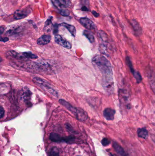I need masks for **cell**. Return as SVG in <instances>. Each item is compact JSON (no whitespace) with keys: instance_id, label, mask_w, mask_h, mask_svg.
Instances as JSON below:
<instances>
[{"instance_id":"cell-19","label":"cell","mask_w":155,"mask_h":156,"mask_svg":"<svg viewBox=\"0 0 155 156\" xmlns=\"http://www.w3.org/2000/svg\"><path fill=\"white\" fill-rule=\"evenodd\" d=\"M52 18H49L46 20L45 24L44 30L45 32H49L52 30V28L53 25L52 21Z\"/></svg>"},{"instance_id":"cell-9","label":"cell","mask_w":155,"mask_h":156,"mask_svg":"<svg viewBox=\"0 0 155 156\" xmlns=\"http://www.w3.org/2000/svg\"><path fill=\"white\" fill-rule=\"evenodd\" d=\"M54 39L56 44L63 47L64 48L67 49H71L72 48V44L71 43L60 35H56L55 36Z\"/></svg>"},{"instance_id":"cell-24","label":"cell","mask_w":155,"mask_h":156,"mask_svg":"<svg viewBox=\"0 0 155 156\" xmlns=\"http://www.w3.org/2000/svg\"><path fill=\"white\" fill-rule=\"evenodd\" d=\"M110 140L107 138H104L102 141V144L104 146H107L110 144Z\"/></svg>"},{"instance_id":"cell-28","label":"cell","mask_w":155,"mask_h":156,"mask_svg":"<svg viewBox=\"0 0 155 156\" xmlns=\"http://www.w3.org/2000/svg\"><path fill=\"white\" fill-rule=\"evenodd\" d=\"M92 13L93 15L94 16H95L96 17H98L99 16V14L97 12H96L95 11H93L92 12Z\"/></svg>"},{"instance_id":"cell-13","label":"cell","mask_w":155,"mask_h":156,"mask_svg":"<svg viewBox=\"0 0 155 156\" xmlns=\"http://www.w3.org/2000/svg\"><path fill=\"white\" fill-rule=\"evenodd\" d=\"M52 37L49 35H44L39 37L37 40V43L40 45H45L49 44L51 41Z\"/></svg>"},{"instance_id":"cell-4","label":"cell","mask_w":155,"mask_h":156,"mask_svg":"<svg viewBox=\"0 0 155 156\" xmlns=\"http://www.w3.org/2000/svg\"><path fill=\"white\" fill-rule=\"evenodd\" d=\"M98 35L102 42L101 47L104 52H106V55H107V52H108V50H111L112 48L110 45L108 36L104 32L101 30L98 32Z\"/></svg>"},{"instance_id":"cell-20","label":"cell","mask_w":155,"mask_h":156,"mask_svg":"<svg viewBox=\"0 0 155 156\" xmlns=\"http://www.w3.org/2000/svg\"><path fill=\"white\" fill-rule=\"evenodd\" d=\"M48 156H59V152L58 148L56 147L51 148L48 153Z\"/></svg>"},{"instance_id":"cell-27","label":"cell","mask_w":155,"mask_h":156,"mask_svg":"<svg viewBox=\"0 0 155 156\" xmlns=\"http://www.w3.org/2000/svg\"><path fill=\"white\" fill-rule=\"evenodd\" d=\"M58 25H55L54 27V34H57L58 31Z\"/></svg>"},{"instance_id":"cell-31","label":"cell","mask_w":155,"mask_h":156,"mask_svg":"<svg viewBox=\"0 0 155 156\" xmlns=\"http://www.w3.org/2000/svg\"><path fill=\"white\" fill-rule=\"evenodd\" d=\"M0 30H1V34H2L4 30V28L2 27H1Z\"/></svg>"},{"instance_id":"cell-16","label":"cell","mask_w":155,"mask_h":156,"mask_svg":"<svg viewBox=\"0 0 155 156\" xmlns=\"http://www.w3.org/2000/svg\"><path fill=\"white\" fill-rule=\"evenodd\" d=\"M113 147L115 150L121 156H128L126 154L124 150L120 146V145L116 142H114L113 144Z\"/></svg>"},{"instance_id":"cell-21","label":"cell","mask_w":155,"mask_h":156,"mask_svg":"<svg viewBox=\"0 0 155 156\" xmlns=\"http://www.w3.org/2000/svg\"><path fill=\"white\" fill-rule=\"evenodd\" d=\"M133 26L136 34L137 35H139L142 33V29L137 24V22H133Z\"/></svg>"},{"instance_id":"cell-5","label":"cell","mask_w":155,"mask_h":156,"mask_svg":"<svg viewBox=\"0 0 155 156\" xmlns=\"http://www.w3.org/2000/svg\"><path fill=\"white\" fill-rule=\"evenodd\" d=\"M50 139L52 142L55 143L65 142L67 143H72L74 141L75 137L73 136L62 137L55 133H52L50 135Z\"/></svg>"},{"instance_id":"cell-23","label":"cell","mask_w":155,"mask_h":156,"mask_svg":"<svg viewBox=\"0 0 155 156\" xmlns=\"http://www.w3.org/2000/svg\"><path fill=\"white\" fill-rule=\"evenodd\" d=\"M58 1L66 7H69L72 5V2L70 0H58Z\"/></svg>"},{"instance_id":"cell-1","label":"cell","mask_w":155,"mask_h":156,"mask_svg":"<svg viewBox=\"0 0 155 156\" xmlns=\"http://www.w3.org/2000/svg\"><path fill=\"white\" fill-rule=\"evenodd\" d=\"M93 65L101 72L103 81L113 80L112 65L105 57L101 55L95 56L92 59Z\"/></svg>"},{"instance_id":"cell-29","label":"cell","mask_w":155,"mask_h":156,"mask_svg":"<svg viewBox=\"0 0 155 156\" xmlns=\"http://www.w3.org/2000/svg\"><path fill=\"white\" fill-rule=\"evenodd\" d=\"M9 40V38L8 37H4V38H2V37H1V42H7V41Z\"/></svg>"},{"instance_id":"cell-6","label":"cell","mask_w":155,"mask_h":156,"mask_svg":"<svg viewBox=\"0 0 155 156\" xmlns=\"http://www.w3.org/2000/svg\"><path fill=\"white\" fill-rule=\"evenodd\" d=\"M118 96L121 103L129 109V107H130L129 94L127 91L125 89H120L118 91Z\"/></svg>"},{"instance_id":"cell-3","label":"cell","mask_w":155,"mask_h":156,"mask_svg":"<svg viewBox=\"0 0 155 156\" xmlns=\"http://www.w3.org/2000/svg\"><path fill=\"white\" fill-rule=\"evenodd\" d=\"M32 80L35 83L40 86L50 94H52L54 97H58V93L57 91L47 81L38 77H35L33 78Z\"/></svg>"},{"instance_id":"cell-32","label":"cell","mask_w":155,"mask_h":156,"mask_svg":"<svg viewBox=\"0 0 155 156\" xmlns=\"http://www.w3.org/2000/svg\"><path fill=\"white\" fill-rule=\"evenodd\" d=\"M110 156H114L112 154H110Z\"/></svg>"},{"instance_id":"cell-26","label":"cell","mask_w":155,"mask_h":156,"mask_svg":"<svg viewBox=\"0 0 155 156\" xmlns=\"http://www.w3.org/2000/svg\"><path fill=\"white\" fill-rule=\"evenodd\" d=\"M0 113H1V118L2 119L5 113L4 110L2 106H1L0 107Z\"/></svg>"},{"instance_id":"cell-15","label":"cell","mask_w":155,"mask_h":156,"mask_svg":"<svg viewBox=\"0 0 155 156\" xmlns=\"http://www.w3.org/2000/svg\"><path fill=\"white\" fill-rule=\"evenodd\" d=\"M60 25L66 28L68 30V31L71 33V34L73 36H76V29L75 27L74 26L65 23H62L60 24Z\"/></svg>"},{"instance_id":"cell-18","label":"cell","mask_w":155,"mask_h":156,"mask_svg":"<svg viewBox=\"0 0 155 156\" xmlns=\"http://www.w3.org/2000/svg\"><path fill=\"white\" fill-rule=\"evenodd\" d=\"M83 35L88 39L90 43H93L95 42V37L91 31L85 30L84 31Z\"/></svg>"},{"instance_id":"cell-11","label":"cell","mask_w":155,"mask_h":156,"mask_svg":"<svg viewBox=\"0 0 155 156\" xmlns=\"http://www.w3.org/2000/svg\"><path fill=\"white\" fill-rule=\"evenodd\" d=\"M116 111L111 108H106L103 111V115L106 120L113 121L114 119Z\"/></svg>"},{"instance_id":"cell-8","label":"cell","mask_w":155,"mask_h":156,"mask_svg":"<svg viewBox=\"0 0 155 156\" xmlns=\"http://www.w3.org/2000/svg\"><path fill=\"white\" fill-rule=\"evenodd\" d=\"M53 5L58 9L59 12L63 16H68L70 15V12L66 7L62 5L58 0H51Z\"/></svg>"},{"instance_id":"cell-7","label":"cell","mask_w":155,"mask_h":156,"mask_svg":"<svg viewBox=\"0 0 155 156\" xmlns=\"http://www.w3.org/2000/svg\"><path fill=\"white\" fill-rule=\"evenodd\" d=\"M126 65L128 66V68L130 69V71L133 74L134 77L135 79L136 82L138 83H140L143 80V78H142L141 74L138 71H136L135 70L133 66V63H132V61H131L129 57H126Z\"/></svg>"},{"instance_id":"cell-25","label":"cell","mask_w":155,"mask_h":156,"mask_svg":"<svg viewBox=\"0 0 155 156\" xmlns=\"http://www.w3.org/2000/svg\"><path fill=\"white\" fill-rule=\"evenodd\" d=\"M150 83L153 90H154V91L155 92V79H152V78L150 77Z\"/></svg>"},{"instance_id":"cell-12","label":"cell","mask_w":155,"mask_h":156,"mask_svg":"<svg viewBox=\"0 0 155 156\" xmlns=\"http://www.w3.org/2000/svg\"><path fill=\"white\" fill-rule=\"evenodd\" d=\"M30 13L29 10H18L14 14V18L15 20H20L26 17Z\"/></svg>"},{"instance_id":"cell-14","label":"cell","mask_w":155,"mask_h":156,"mask_svg":"<svg viewBox=\"0 0 155 156\" xmlns=\"http://www.w3.org/2000/svg\"><path fill=\"white\" fill-rule=\"evenodd\" d=\"M7 56L10 57L11 58H15V59H18V60H24L25 59H27V58H25L22 54H18L16 53V52L14 51H10L9 52H7L6 53Z\"/></svg>"},{"instance_id":"cell-2","label":"cell","mask_w":155,"mask_h":156,"mask_svg":"<svg viewBox=\"0 0 155 156\" xmlns=\"http://www.w3.org/2000/svg\"><path fill=\"white\" fill-rule=\"evenodd\" d=\"M59 102L62 105L72 112L79 121H84L87 119V114L84 110L73 106L71 104L63 99H60Z\"/></svg>"},{"instance_id":"cell-17","label":"cell","mask_w":155,"mask_h":156,"mask_svg":"<svg viewBox=\"0 0 155 156\" xmlns=\"http://www.w3.org/2000/svg\"><path fill=\"white\" fill-rule=\"evenodd\" d=\"M138 136L143 139H146L148 137V132L146 128H139L137 130Z\"/></svg>"},{"instance_id":"cell-30","label":"cell","mask_w":155,"mask_h":156,"mask_svg":"<svg viewBox=\"0 0 155 156\" xmlns=\"http://www.w3.org/2000/svg\"><path fill=\"white\" fill-rule=\"evenodd\" d=\"M82 9V10L83 11H88V9H87V8H86V6H84V7H83Z\"/></svg>"},{"instance_id":"cell-10","label":"cell","mask_w":155,"mask_h":156,"mask_svg":"<svg viewBox=\"0 0 155 156\" xmlns=\"http://www.w3.org/2000/svg\"><path fill=\"white\" fill-rule=\"evenodd\" d=\"M80 23L88 30H94L95 29V24L89 18L83 17L79 20Z\"/></svg>"},{"instance_id":"cell-22","label":"cell","mask_w":155,"mask_h":156,"mask_svg":"<svg viewBox=\"0 0 155 156\" xmlns=\"http://www.w3.org/2000/svg\"><path fill=\"white\" fill-rule=\"evenodd\" d=\"M23 55L25 58H30V59H36L38 58L37 55L32 54L31 52H24L22 53Z\"/></svg>"}]
</instances>
